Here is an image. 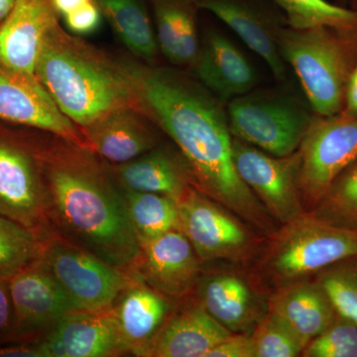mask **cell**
Returning <instances> with one entry per match:
<instances>
[{
    "label": "cell",
    "instance_id": "obj_1",
    "mask_svg": "<svg viewBox=\"0 0 357 357\" xmlns=\"http://www.w3.org/2000/svg\"><path fill=\"white\" fill-rule=\"evenodd\" d=\"M139 91L143 102L189 164L196 189L263 236L273 234L278 225L236 172L234 136L222 100L163 72L144 75Z\"/></svg>",
    "mask_w": 357,
    "mask_h": 357
},
{
    "label": "cell",
    "instance_id": "obj_2",
    "mask_svg": "<svg viewBox=\"0 0 357 357\" xmlns=\"http://www.w3.org/2000/svg\"><path fill=\"white\" fill-rule=\"evenodd\" d=\"M86 155L61 152L41 157L51 229L112 266L132 272L142 248L123 189Z\"/></svg>",
    "mask_w": 357,
    "mask_h": 357
},
{
    "label": "cell",
    "instance_id": "obj_3",
    "mask_svg": "<svg viewBox=\"0 0 357 357\" xmlns=\"http://www.w3.org/2000/svg\"><path fill=\"white\" fill-rule=\"evenodd\" d=\"M52 30L40 53L36 76L63 114L88 128L112 112L128 109L132 98L128 82L54 37Z\"/></svg>",
    "mask_w": 357,
    "mask_h": 357
},
{
    "label": "cell",
    "instance_id": "obj_4",
    "mask_svg": "<svg viewBox=\"0 0 357 357\" xmlns=\"http://www.w3.org/2000/svg\"><path fill=\"white\" fill-rule=\"evenodd\" d=\"M277 39L282 57L295 70L314 114H340L357 64V31L326 26L290 28L277 31Z\"/></svg>",
    "mask_w": 357,
    "mask_h": 357
},
{
    "label": "cell",
    "instance_id": "obj_5",
    "mask_svg": "<svg viewBox=\"0 0 357 357\" xmlns=\"http://www.w3.org/2000/svg\"><path fill=\"white\" fill-rule=\"evenodd\" d=\"M357 255V232L309 213L266 236L251 268L270 290L312 279L333 263Z\"/></svg>",
    "mask_w": 357,
    "mask_h": 357
},
{
    "label": "cell",
    "instance_id": "obj_6",
    "mask_svg": "<svg viewBox=\"0 0 357 357\" xmlns=\"http://www.w3.org/2000/svg\"><path fill=\"white\" fill-rule=\"evenodd\" d=\"M178 206L180 230L204 267L252 265L266 236L195 187L190 188Z\"/></svg>",
    "mask_w": 357,
    "mask_h": 357
},
{
    "label": "cell",
    "instance_id": "obj_7",
    "mask_svg": "<svg viewBox=\"0 0 357 357\" xmlns=\"http://www.w3.org/2000/svg\"><path fill=\"white\" fill-rule=\"evenodd\" d=\"M40 261L75 312L109 311L135 278L55 234L44 239Z\"/></svg>",
    "mask_w": 357,
    "mask_h": 357
},
{
    "label": "cell",
    "instance_id": "obj_8",
    "mask_svg": "<svg viewBox=\"0 0 357 357\" xmlns=\"http://www.w3.org/2000/svg\"><path fill=\"white\" fill-rule=\"evenodd\" d=\"M316 115L299 102L275 93H248L230 100L232 136L276 157L299 150Z\"/></svg>",
    "mask_w": 357,
    "mask_h": 357
},
{
    "label": "cell",
    "instance_id": "obj_9",
    "mask_svg": "<svg viewBox=\"0 0 357 357\" xmlns=\"http://www.w3.org/2000/svg\"><path fill=\"white\" fill-rule=\"evenodd\" d=\"M271 290L251 266L204 267L192 295L231 333L251 335L268 312Z\"/></svg>",
    "mask_w": 357,
    "mask_h": 357
},
{
    "label": "cell",
    "instance_id": "obj_10",
    "mask_svg": "<svg viewBox=\"0 0 357 357\" xmlns=\"http://www.w3.org/2000/svg\"><path fill=\"white\" fill-rule=\"evenodd\" d=\"M298 153L300 191L307 213L357 159V117L316 115Z\"/></svg>",
    "mask_w": 357,
    "mask_h": 357
},
{
    "label": "cell",
    "instance_id": "obj_11",
    "mask_svg": "<svg viewBox=\"0 0 357 357\" xmlns=\"http://www.w3.org/2000/svg\"><path fill=\"white\" fill-rule=\"evenodd\" d=\"M232 157L239 177L278 227L306 213L300 191L298 151L290 156H272L234 137Z\"/></svg>",
    "mask_w": 357,
    "mask_h": 357
},
{
    "label": "cell",
    "instance_id": "obj_12",
    "mask_svg": "<svg viewBox=\"0 0 357 357\" xmlns=\"http://www.w3.org/2000/svg\"><path fill=\"white\" fill-rule=\"evenodd\" d=\"M0 215L42 239L54 234L47 213L41 157L22 143L0 135Z\"/></svg>",
    "mask_w": 357,
    "mask_h": 357
},
{
    "label": "cell",
    "instance_id": "obj_13",
    "mask_svg": "<svg viewBox=\"0 0 357 357\" xmlns=\"http://www.w3.org/2000/svg\"><path fill=\"white\" fill-rule=\"evenodd\" d=\"M0 119L41 129L66 142L86 146L74 122L63 114L37 76H27L0 64Z\"/></svg>",
    "mask_w": 357,
    "mask_h": 357
},
{
    "label": "cell",
    "instance_id": "obj_14",
    "mask_svg": "<svg viewBox=\"0 0 357 357\" xmlns=\"http://www.w3.org/2000/svg\"><path fill=\"white\" fill-rule=\"evenodd\" d=\"M203 270L189 239L176 229L142 246L132 272L150 287L181 301L194 292Z\"/></svg>",
    "mask_w": 357,
    "mask_h": 357
},
{
    "label": "cell",
    "instance_id": "obj_15",
    "mask_svg": "<svg viewBox=\"0 0 357 357\" xmlns=\"http://www.w3.org/2000/svg\"><path fill=\"white\" fill-rule=\"evenodd\" d=\"M9 290L15 318L11 342L35 340L58 319L75 312L40 259L11 278Z\"/></svg>",
    "mask_w": 357,
    "mask_h": 357
},
{
    "label": "cell",
    "instance_id": "obj_16",
    "mask_svg": "<svg viewBox=\"0 0 357 357\" xmlns=\"http://www.w3.org/2000/svg\"><path fill=\"white\" fill-rule=\"evenodd\" d=\"M45 357H109L126 354L112 312H72L35 338Z\"/></svg>",
    "mask_w": 357,
    "mask_h": 357
},
{
    "label": "cell",
    "instance_id": "obj_17",
    "mask_svg": "<svg viewBox=\"0 0 357 357\" xmlns=\"http://www.w3.org/2000/svg\"><path fill=\"white\" fill-rule=\"evenodd\" d=\"M53 6L47 0H17L0 25V64L36 76L40 53L53 29Z\"/></svg>",
    "mask_w": 357,
    "mask_h": 357
},
{
    "label": "cell",
    "instance_id": "obj_18",
    "mask_svg": "<svg viewBox=\"0 0 357 357\" xmlns=\"http://www.w3.org/2000/svg\"><path fill=\"white\" fill-rule=\"evenodd\" d=\"M178 302L135 275L112 307L126 352L145 356Z\"/></svg>",
    "mask_w": 357,
    "mask_h": 357
},
{
    "label": "cell",
    "instance_id": "obj_19",
    "mask_svg": "<svg viewBox=\"0 0 357 357\" xmlns=\"http://www.w3.org/2000/svg\"><path fill=\"white\" fill-rule=\"evenodd\" d=\"M230 335L191 295L178 301L145 356L206 357Z\"/></svg>",
    "mask_w": 357,
    "mask_h": 357
},
{
    "label": "cell",
    "instance_id": "obj_20",
    "mask_svg": "<svg viewBox=\"0 0 357 357\" xmlns=\"http://www.w3.org/2000/svg\"><path fill=\"white\" fill-rule=\"evenodd\" d=\"M268 311L280 319L304 347L337 317L328 296L312 278L271 291Z\"/></svg>",
    "mask_w": 357,
    "mask_h": 357
},
{
    "label": "cell",
    "instance_id": "obj_21",
    "mask_svg": "<svg viewBox=\"0 0 357 357\" xmlns=\"http://www.w3.org/2000/svg\"><path fill=\"white\" fill-rule=\"evenodd\" d=\"M117 178L123 190L164 195L177 203L190 188L195 187L191 168L184 156L168 148H153L121 164L117 167Z\"/></svg>",
    "mask_w": 357,
    "mask_h": 357
},
{
    "label": "cell",
    "instance_id": "obj_22",
    "mask_svg": "<svg viewBox=\"0 0 357 357\" xmlns=\"http://www.w3.org/2000/svg\"><path fill=\"white\" fill-rule=\"evenodd\" d=\"M196 61L199 79L222 102L245 95L255 86L252 66L220 33H208Z\"/></svg>",
    "mask_w": 357,
    "mask_h": 357
},
{
    "label": "cell",
    "instance_id": "obj_23",
    "mask_svg": "<svg viewBox=\"0 0 357 357\" xmlns=\"http://www.w3.org/2000/svg\"><path fill=\"white\" fill-rule=\"evenodd\" d=\"M86 146L112 163H128L153 149L156 138L137 115L117 110L88 128Z\"/></svg>",
    "mask_w": 357,
    "mask_h": 357
},
{
    "label": "cell",
    "instance_id": "obj_24",
    "mask_svg": "<svg viewBox=\"0 0 357 357\" xmlns=\"http://www.w3.org/2000/svg\"><path fill=\"white\" fill-rule=\"evenodd\" d=\"M199 6L229 26L264 60L277 79H285V61L279 50L277 31L257 11L239 0H203Z\"/></svg>",
    "mask_w": 357,
    "mask_h": 357
},
{
    "label": "cell",
    "instance_id": "obj_25",
    "mask_svg": "<svg viewBox=\"0 0 357 357\" xmlns=\"http://www.w3.org/2000/svg\"><path fill=\"white\" fill-rule=\"evenodd\" d=\"M131 225L141 248L172 230H180L177 202L155 192L123 190Z\"/></svg>",
    "mask_w": 357,
    "mask_h": 357
},
{
    "label": "cell",
    "instance_id": "obj_26",
    "mask_svg": "<svg viewBox=\"0 0 357 357\" xmlns=\"http://www.w3.org/2000/svg\"><path fill=\"white\" fill-rule=\"evenodd\" d=\"M158 43L175 64H189L199 55L198 36L191 11L182 4L160 1L156 6Z\"/></svg>",
    "mask_w": 357,
    "mask_h": 357
},
{
    "label": "cell",
    "instance_id": "obj_27",
    "mask_svg": "<svg viewBox=\"0 0 357 357\" xmlns=\"http://www.w3.org/2000/svg\"><path fill=\"white\" fill-rule=\"evenodd\" d=\"M105 17L135 55L152 60L157 45L149 18L136 0H100Z\"/></svg>",
    "mask_w": 357,
    "mask_h": 357
},
{
    "label": "cell",
    "instance_id": "obj_28",
    "mask_svg": "<svg viewBox=\"0 0 357 357\" xmlns=\"http://www.w3.org/2000/svg\"><path fill=\"white\" fill-rule=\"evenodd\" d=\"M307 213L333 227L357 232V159L335 178Z\"/></svg>",
    "mask_w": 357,
    "mask_h": 357
},
{
    "label": "cell",
    "instance_id": "obj_29",
    "mask_svg": "<svg viewBox=\"0 0 357 357\" xmlns=\"http://www.w3.org/2000/svg\"><path fill=\"white\" fill-rule=\"evenodd\" d=\"M42 248L38 234L0 215V279L10 280L38 261Z\"/></svg>",
    "mask_w": 357,
    "mask_h": 357
},
{
    "label": "cell",
    "instance_id": "obj_30",
    "mask_svg": "<svg viewBox=\"0 0 357 357\" xmlns=\"http://www.w3.org/2000/svg\"><path fill=\"white\" fill-rule=\"evenodd\" d=\"M287 14L293 29L326 27L357 31V11L331 3L328 0H275Z\"/></svg>",
    "mask_w": 357,
    "mask_h": 357
},
{
    "label": "cell",
    "instance_id": "obj_31",
    "mask_svg": "<svg viewBox=\"0 0 357 357\" xmlns=\"http://www.w3.org/2000/svg\"><path fill=\"white\" fill-rule=\"evenodd\" d=\"M337 316L357 325V255L333 263L314 277Z\"/></svg>",
    "mask_w": 357,
    "mask_h": 357
},
{
    "label": "cell",
    "instance_id": "obj_32",
    "mask_svg": "<svg viewBox=\"0 0 357 357\" xmlns=\"http://www.w3.org/2000/svg\"><path fill=\"white\" fill-rule=\"evenodd\" d=\"M255 357H297L304 347L280 319L268 311L250 335Z\"/></svg>",
    "mask_w": 357,
    "mask_h": 357
},
{
    "label": "cell",
    "instance_id": "obj_33",
    "mask_svg": "<svg viewBox=\"0 0 357 357\" xmlns=\"http://www.w3.org/2000/svg\"><path fill=\"white\" fill-rule=\"evenodd\" d=\"M303 357H357V325L335 317L323 333L303 349Z\"/></svg>",
    "mask_w": 357,
    "mask_h": 357
},
{
    "label": "cell",
    "instance_id": "obj_34",
    "mask_svg": "<svg viewBox=\"0 0 357 357\" xmlns=\"http://www.w3.org/2000/svg\"><path fill=\"white\" fill-rule=\"evenodd\" d=\"M66 25L77 35L91 34L98 29L102 20L100 8L93 0L64 16Z\"/></svg>",
    "mask_w": 357,
    "mask_h": 357
},
{
    "label": "cell",
    "instance_id": "obj_35",
    "mask_svg": "<svg viewBox=\"0 0 357 357\" xmlns=\"http://www.w3.org/2000/svg\"><path fill=\"white\" fill-rule=\"evenodd\" d=\"M206 357H255L250 335L231 333L211 349Z\"/></svg>",
    "mask_w": 357,
    "mask_h": 357
},
{
    "label": "cell",
    "instance_id": "obj_36",
    "mask_svg": "<svg viewBox=\"0 0 357 357\" xmlns=\"http://www.w3.org/2000/svg\"><path fill=\"white\" fill-rule=\"evenodd\" d=\"M14 310L9 280L0 279V344L10 342L14 332Z\"/></svg>",
    "mask_w": 357,
    "mask_h": 357
},
{
    "label": "cell",
    "instance_id": "obj_37",
    "mask_svg": "<svg viewBox=\"0 0 357 357\" xmlns=\"http://www.w3.org/2000/svg\"><path fill=\"white\" fill-rule=\"evenodd\" d=\"M0 347V357H45L37 340H20Z\"/></svg>",
    "mask_w": 357,
    "mask_h": 357
},
{
    "label": "cell",
    "instance_id": "obj_38",
    "mask_svg": "<svg viewBox=\"0 0 357 357\" xmlns=\"http://www.w3.org/2000/svg\"><path fill=\"white\" fill-rule=\"evenodd\" d=\"M340 114L347 116L357 117V64L349 77L345 91L344 109Z\"/></svg>",
    "mask_w": 357,
    "mask_h": 357
},
{
    "label": "cell",
    "instance_id": "obj_39",
    "mask_svg": "<svg viewBox=\"0 0 357 357\" xmlns=\"http://www.w3.org/2000/svg\"><path fill=\"white\" fill-rule=\"evenodd\" d=\"M89 1L91 0H51V4L55 10L66 16Z\"/></svg>",
    "mask_w": 357,
    "mask_h": 357
},
{
    "label": "cell",
    "instance_id": "obj_40",
    "mask_svg": "<svg viewBox=\"0 0 357 357\" xmlns=\"http://www.w3.org/2000/svg\"><path fill=\"white\" fill-rule=\"evenodd\" d=\"M17 0H0V23L3 22L15 6Z\"/></svg>",
    "mask_w": 357,
    "mask_h": 357
}]
</instances>
